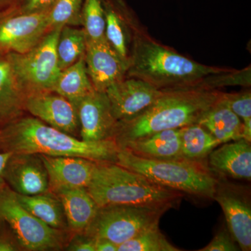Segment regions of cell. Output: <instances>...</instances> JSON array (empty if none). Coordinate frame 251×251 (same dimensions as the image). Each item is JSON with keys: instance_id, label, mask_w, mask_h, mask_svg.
<instances>
[{"instance_id": "obj_11", "label": "cell", "mask_w": 251, "mask_h": 251, "mask_svg": "<svg viewBox=\"0 0 251 251\" xmlns=\"http://www.w3.org/2000/svg\"><path fill=\"white\" fill-rule=\"evenodd\" d=\"M26 111L56 129L80 138L76 106L53 92L31 94L26 100Z\"/></svg>"}, {"instance_id": "obj_30", "label": "cell", "mask_w": 251, "mask_h": 251, "mask_svg": "<svg viewBox=\"0 0 251 251\" xmlns=\"http://www.w3.org/2000/svg\"><path fill=\"white\" fill-rule=\"evenodd\" d=\"M251 85V67H249L242 70L228 69L225 72L211 74L203 77L202 80H200L193 87L206 90H219V89L228 86L249 87Z\"/></svg>"}, {"instance_id": "obj_2", "label": "cell", "mask_w": 251, "mask_h": 251, "mask_svg": "<svg viewBox=\"0 0 251 251\" xmlns=\"http://www.w3.org/2000/svg\"><path fill=\"white\" fill-rule=\"evenodd\" d=\"M120 148L113 140L86 142L24 115L0 128V152L74 156L116 163Z\"/></svg>"}, {"instance_id": "obj_17", "label": "cell", "mask_w": 251, "mask_h": 251, "mask_svg": "<svg viewBox=\"0 0 251 251\" xmlns=\"http://www.w3.org/2000/svg\"><path fill=\"white\" fill-rule=\"evenodd\" d=\"M39 156L47 171L50 192L87 188L90 184L96 161L81 157Z\"/></svg>"}, {"instance_id": "obj_4", "label": "cell", "mask_w": 251, "mask_h": 251, "mask_svg": "<svg viewBox=\"0 0 251 251\" xmlns=\"http://www.w3.org/2000/svg\"><path fill=\"white\" fill-rule=\"evenodd\" d=\"M87 190L99 206L134 205L171 209L184 196L111 162H96Z\"/></svg>"}, {"instance_id": "obj_20", "label": "cell", "mask_w": 251, "mask_h": 251, "mask_svg": "<svg viewBox=\"0 0 251 251\" xmlns=\"http://www.w3.org/2000/svg\"><path fill=\"white\" fill-rule=\"evenodd\" d=\"M180 130L176 128L157 132L125 144L120 149L148 159H181Z\"/></svg>"}, {"instance_id": "obj_1", "label": "cell", "mask_w": 251, "mask_h": 251, "mask_svg": "<svg viewBox=\"0 0 251 251\" xmlns=\"http://www.w3.org/2000/svg\"><path fill=\"white\" fill-rule=\"evenodd\" d=\"M223 92L197 87L162 90L151 105L129 120L118 121L112 140L119 148L157 132L198 124L219 100Z\"/></svg>"}, {"instance_id": "obj_26", "label": "cell", "mask_w": 251, "mask_h": 251, "mask_svg": "<svg viewBox=\"0 0 251 251\" xmlns=\"http://www.w3.org/2000/svg\"><path fill=\"white\" fill-rule=\"evenodd\" d=\"M86 39L82 29L72 26L62 28L57 44V54L60 70L67 69L85 54Z\"/></svg>"}, {"instance_id": "obj_34", "label": "cell", "mask_w": 251, "mask_h": 251, "mask_svg": "<svg viewBox=\"0 0 251 251\" xmlns=\"http://www.w3.org/2000/svg\"><path fill=\"white\" fill-rule=\"evenodd\" d=\"M65 251H96L95 242L94 239L84 234H72Z\"/></svg>"}, {"instance_id": "obj_22", "label": "cell", "mask_w": 251, "mask_h": 251, "mask_svg": "<svg viewBox=\"0 0 251 251\" xmlns=\"http://www.w3.org/2000/svg\"><path fill=\"white\" fill-rule=\"evenodd\" d=\"M198 124L209 130L221 144L242 139V120L223 101L222 95Z\"/></svg>"}, {"instance_id": "obj_23", "label": "cell", "mask_w": 251, "mask_h": 251, "mask_svg": "<svg viewBox=\"0 0 251 251\" xmlns=\"http://www.w3.org/2000/svg\"><path fill=\"white\" fill-rule=\"evenodd\" d=\"M16 194L21 205L33 216L52 228L69 232L62 202L54 193L49 191L34 196Z\"/></svg>"}, {"instance_id": "obj_10", "label": "cell", "mask_w": 251, "mask_h": 251, "mask_svg": "<svg viewBox=\"0 0 251 251\" xmlns=\"http://www.w3.org/2000/svg\"><path fill=\"white\" fill-rule=\"evenodd\" d=\"M213 199L222 208L227 229L239 249L250 251L251 208L249 191L219 176Z\"/></svg>"}, {"instance_id": "obj_9", "label": "cell", "mask_w": 251, "mask_h": 251, "mask_svg": "<svg viewBox=\"0 0 251 251\" xmlns=\"http://www.w3.org/2000/svg\"><path fill=\"white\" fill-rule=\"evenodd\" d=\"M17 5L0 14V55L25 53L50 31L48 20L50 8L25 13Z\"/></svg>"}, {"instance_id": "obj_7", "label": "cell", "mask_w": 251, "mask_h": 251, "mask_svg": "<svg viewBox=\"0 0 251 251\" xmlns=\"http://www.w3.org/2000/svg\"><path fill=\"white\" fill-rule=\"evenodd\" d=\"M168 208L134 205L99 206L84 234L105 239L117 246L151 227L159 226Z\"/></svg>"}, {"instance_id": "obj_8", "label": "cell", "mask_w": 251, "mask_h": 251, "mask_svg": "<svg viewBox=\"0 0 251 251\" xmlns=\"http://www.w3.org/2000/svg\"><path fill=\"white\" fill-rule=\"evenodd\" d=\"M62 28L49 31L42 40L25 53L6 54L15 75L29 94L52 92L61 70L57 44Z\"/></svg>"}, {"instance_id": "obj_13", "label": "cell", "mask_w": 251, "mask_h": 251, "mask_svg": "<svg viewBox=\"0 0 251 251\" xmlns=\"http://www.w3.org/2000/svg\"><path fill=\"white\" fill-rule=\"evenodd\" d=\"M85 61L94 90L105 92L110 86L126 77L128 62L122 59L107 39L86 40Z\"/></svg>"}, {"instance_id": "obj_16", "label": "cell", "mask_w": 251, "mask_h": 251, "mask_svg": "<svg viewBox=\"0 0 251 251\" xmlns=\"http://www.w3.org/2000/svg\"><path fill=\"white\" fill-rule=\"evenodd\" d=\"M105 18V37L122 59L128 62L135 36L146 30L124 0H102Z\"/></svg>"}, {"instance_id": "obj_3", "label": "cell", "mask_w": 251, "mask_h": 251, "mask_svg": "<svg viewBox=\"0 0 251 251\" xmlns=\"http://www.w3.org/2000/svg\"><path fill=\"white\" fill-rule=\"evenodd\" d=\"M227 69L195 62L161 45L145 30L133 40L126 77L140 79L163 90L193 87L203 77Z\"/></svg>"}, {"instance_id": "obj_24", "label": "cell", "mask_w": 251, "mask_h": 251, "mask_svg": "<svg viewBox=\"0 0 251 251\" xmlns=\"http://www.w3.org/2000/svg\"><path fill=\"white\" fill-rule=\"evenodd\" d=\"M93 90V85L87 74L85 56L61 71L52 89V92L62 96L75 106Z\"/></svg>"}, {"instance_id": "obj_37", "label": "cell", "mask_w": 251, "mask_h": 251, "mask_svg": "<svg viewBox=\"0 0 251 251\" xmlns=\"http://www.w3.org/2000/svg\"><path fill=\"white\" fill-rule=\"evenodd\" d=\"M11 153L0 152V188L6 185L4 180V169Z\"/></svg>"}, {"instance_id": "obj_15", "label": "cell", "mask_w": 251, "mask_h": 251, "mask_svg": "<svg viewBox=\"0 0 251 251\" xmlns=\"http://www.w3.org/2000/svg\"><path fill=\"white\" fill-rule=\"evenodd\" d=\"M4 176L6 184L18 194L34 196L49 192V176L39 154L11 153Z\"/></svg>"}, {"instance_id": "obj_32", "label": "cell", "mask_w": 251, "mask_h": 251, "mask_svg": "<svg viewBox=\"0 0 251 251\" xmlns=\"http://www.w3.org/2000/svg\"><path fill=\"white\" fill-rule=\"evenodd\" d=\"M239 247L234 238L231 235L229 229L223 227L216 234L212 240L205 247L199 251H237Z\"/></svg>"}, {"instance_id": "obj_21", "label": "cell", "mask_w": 251, "mask_h": 251, "mask_svg": "<svg viewBox=\"0 0 251 251\" xmlns=\"http://www.w3.org/2000/svg\"><path fill=\"white\" fill-rule=\"evenodd\" d=\"M54 194L62 202L69 232L83 234L99 207L87 188L62 190Z\"/></svg>"}, {"instance_id": "obj_25", "label": "cell", "mask_w": 251, "mask_h": 251, "mask_svg": "<svg viewBox=\"0 0 251 251\" xmlns=\"http://www.w3.org/2000/svg\"><path fill=\"white\" fill-rule=\"evenodd\" d=\"M181 156L191 161H203L221 145L209 130L199 124L186 126L180 130Z\"/></svg>"}, {"instance_id": "obj_6", "label": "cell", "mask_w": 251, "mask_h": 251, "mask_svg": "<svg viewBox=\"0 0 251 251\" xmlns=\"http://www.w3.org/2000/svg\"><path fill=\"white\" fill-rule=\"evenodd\" d=\"M0 220L9 226L23 251L65 250L72 236L49 227L26 210L7 184L0 188Z\"/></svg>"}, {"instance_id": "obj_27", "label": "cell", "mask_w": 251, "mask_h": 251, "mask_svg": "<svg viewBox=\"0 0 251 251\" xmlns=\"http://www.w3.org/2000/svg\"><path fill=\"white\" fill-rule=\"evenodd\" d=\"M81 25L87 41L104 40L105 18L102 0H83L81 10Z\"/></svg>"}, {"instance_id": "obj_19", "label": "cell", "mask_w": 251, "mask_h": 251, "mask_svg": "<svg viewBox=\"0 0 251 251\" xmlns=\"http://www.w3.org/2000/svg\"><path fill=\"white\" fill-rule=\"evenodd\" d=\"M28 94L18 80L6 54L0 55V128L24 116Z\"/></svg>"}, {"instance_id": "obj_5", "label": "cell", "mask_w": 251, "mask_h": 251, "mask_svg": "<svg viewBox=\"0 0 251 251\" xmlns=\"http://www.w3.org/2000/svg\"><path fill=\"white\" fill-rule=\"evenodd\" d=\"M115 163L157 184L198 197L213 199L219 182V177L203 161L148 159L120 149Z\"/></svg>"}, {"instance_id": "obj_18", "label": "cell", "mask_w": 251, "mask_h": 251, "mask_svg": "<svg viewBox=\"0 0 251 251\" xmlns=\"http://www.w3.org/2000/svg\"><path fill=\"white\" fill-rule=\"evenodd\" d=\"M224 144L219 148L214 149L208 156L211 171L221 177L250 181L251 143L240 139Z\"/></svg>"}, {"instance_id": "obj_28", "label": "cell", "mask_w": 251, "mask_h": 251, "mask_svg": "<svg viewBox=\"0 0 251 251\" xmlns=\"http://www.w3.org/2000/svg\"><path fill=\"white\" fill-rule=\"evenodd\" d=\"M173 246L159 227H151L140 232L123 244L118 246L117 251H179Z\"/></svg>"}, {"instance_id": "obj_38", "label": "cell", "mask_w": 251, "mask_h": 251, "mask_svg": "<svg viewBox=\"0 0 251 251\" xmlns=\"http://www.w3.org/2000/svg\"><path fill=\"white\" fill-rule=\"evenodd\" d=\"M18 1L19 0H0V14L16 6Z\"/></svg>"}, {"instance_id": "obj_14", "label": "cell", "mask_w": 251, "mask_h": 251, "mask_svg": "<svg viewBox=\"0 0 251 251\" xmlns=\"http://www.w3.org/2000/svg\"><path fill=\"white\" fill-rule=\"evenodd\" d=\"M105 94L118 121L129 120L144 111L161 95L162 90L135 77H125L110 86Z\"/></svg>"}, {"instance_id": "obj_29", "label": "cell", "mask_w": 251, "mask_h": 251, "mask_svg": "<svg viewBox=\"0 0 251 251\" xmlns=\"http://www.w3.org/2000/svg\"><path fill=\"white\" fill-rule=\"evenodd\" d=\"M83 0H55L49 10L50 30L64 26L81 25Z\"/></svg>"}, {"instance_id": "obj_36", "label": "cell", "mask_w": 251, "mask_h": 251, "mask_svg": "<svg viewBox=\"0 0 251 251\" xmlns=\"http://www.w3.org/2000/svg\"><path fill=\"white\" fill-rule=\"evenodd\" d=\"M96 251H117L118 246L105 239H94Z\"/></svg>"}, {"instance_id": "obj_12", "label": "cell", "mask_w": 251, "mask_h": 251, "mask_svg": "<svg viewBox=\"0 0 251 251\" xmlns=\"http://www.w3.org/2000/svg\"><path fill=\"white\" fill-rule=\"evenodd\" d=\"M80 139L86 142L112 139L118 120L105 92L93 90L76 105Z\"/></svg>"}, {"instance_id": "obj_33", "label": "cell", "mask_w": 251, "mask_h": 251, "mask_svg": "<svg viewBox=\"0 0 251 251\" xmlns=\"http://www.w3.org/2000/svg\"><path fill=\"white\" fill-rule=\"evenodd\" d=\"M0 251H23L13 231L1 220H0Z\"/></svg>"}, {"instance_id": "obj_35", "label": "cell", "mask_w": 251, "mask_h": 251, "mask_svg": "<svg viewBox=\"0 0 251 251\" xmlns=\"http://www.w3.org/2000/svg\"><path fill=\"white\" fill-rule=\"evenodd\" d=\"M55 0H19L18 9L25 13L39 12L48 10Z\"/></svg>"}, {"instance_id": "obj_31", "label": "cell", "mask_w": 251, "mask_h": 251, "mask_svg": "<svg viewBox=\"0 0 251 251\" xmlns=\"http://www.w3.org/2000/svg\"><path fill=\"white\" fill-rule=\"evenodd\" d=\"M222 100L242 120L243 123L251 122V90L237 93L223 92Z\"/></svg>"}]
</instances>
